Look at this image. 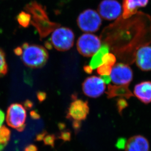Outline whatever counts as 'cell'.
<instances>
[{"label":"cell","instance_id":"obj_26","mask_svg":"<svg viewBox=\"0 0 151 151\" xmlns=\"http://www.w3.org/2000/svg\"><path fill=\"white\" fill-rule=\"evenodd\" d=\"M37 97L40 102H42L47 99V93L44 91H38L37 93Z\"/></svg>","mask_w":151,"mask_h":151},{"label":"cell","instance_id":"obj_32","mask_svg":"<svg viewBox=\"0 0 151 151\" xmlns=\"http://www.w3.org/2000/svg\"><path fill=\"white\" fill-rule=\"evenodd\" d=\"M100 78L106 84H109L111 81V78L110 76H101Z\"/></svg>","mask_w":151,"mask_h":151},{"label":"cell","instance_id":"obj_8","mask_svg":"<svg viewBox=\"0 0 151 151\" xmlns=\"http://www.w3.org/2000/svg\"><path fill=\"white\" fill-rule=\"evenodd\" d=\"M105 84L100 77L93 76L88 77L85 80L82 84V90L86 96L96 98L104 93Z\"/></svg>","mask_w":151,"mask_h":151},{"label":"cell","instance_id":"obj_5","mask_svg":"<svg viewBox=\"0 0 151 151\" xmlns=\"http://www.w3.org/2000/svg\"><path fill=\"white\" fill-rule=\"evenodd\" d=\"M79 27L86 32H94L99 30L102 20L97 12L88 9L80 13L77 20Z\"/></svg>","mask_w":151,"mask_h":151},{"label":"cell","instance_id":"obj_20","mask_svg":"<svg viewBox=\"0 0 151 151\" xmlns=\"http://www.w3.org/2000/svg\"><path fill=\"white\" fill-rule=\"evenodd\" d=\"M111 66L102 64L97 68V72L100 76H110L111 71Z\"/></svg>","mask_w":151,"mask_h":151},{"label":"cell","instance_id":"obj_25","mask_svg":"<svg viewBox=\"0 0 151 151\" xmlns=\"http://www.w3.org/2000/svg\"><path fill=\"white\" fill-rule=\"evenodd\" d=\"M73 127L75 133H78L80 131V128L81 127V121L73 120Z\"/></svg>","mask_w":151,"mask_h":151},{"label":"cell","instance_id":"obj_34","mask_svg":"<svg viewBox=\"0 0 151 151\" xmlns=\"http://www.w3.org/2000/svg\"><path fill=\"white\" fill-rule=\"evenodd\" d=\"M14 51L15 54L17 55L21 56L22 54L23 53V49H22V47H18L15 49Z\"/></svg>","mask_w":151,"mask_h":151},{"label":"cell","instance_id":"obj_13","mask_svg":"<svg viewBox=\"0 0 151 151\" xmlns=\"http://www.w3.org/2000/svg\"><path fill=\"white\" fill-rule=\"evenodd\" d=\"M134 93L137 99L144 104L151 102V82L144 81L137 84Z\"/></svg>","mask_w":151,"mask_h":151},{"label":"cell","instance_id":"obj_18","mask_svg":"<svg viewBox=\"0 0 151 151\" xmlns=\"http://www.w3.org/2000/svg\"><path fill=\"white\" fill-rule=\"evenodd\" d=\"M11 137V132L5 126L0 127V143L6 146L9 141Z\"/></svg>","mask_w":151,"mask_h":151},{"label":"cell","instance_id":"obj_14","mask_svg":"<svg viewBox=\"0 0 151 151\" xmlns=\"http://www.w3.org/2000/svg\"><path fill=\"white\" fill-rule=\"evenodd\" d=\"M148 0H123V17L129 18L135 14L138 7L147 6Z\"/></svg>","mask_w":151,"mask_h":151},{"label":"cell","instance_id":"obj_9","mask_svg":"<svg viewBox=\"0 0 151 151\" xmlns=\"http://www.w3.org/2000/svg\"><path fill=\"white\" fill-rule=\"evenodd\" d=\"M98 12L103 18L113 20L120 15L122 7L116 0H103L99 4Z\"/></svg>","mask_w":151,"mask_h":151},{"label":"cell","instance_id":"obj_28","mask_svg":"<svg viewBox=\"0 0 151 151\" xmlns=\"http://www.w3.org/2000/svg\"><path fill=\"white\" fill-rule=\"evenodd\" d=\"M126 141L124 138H120L118 140L116 143V147L119 149L125 148L126 145Z\"/></svg>","mask_w":151,"mask_h":151},{"label":"cell","instance_id":"obj_4","mask_svg":"<svg viewBox=\"0 0 151 151\" xmlns=\"http://www.w3.org/2000/svg\"><path fill=\"white\" fill-rule=\"evenodd\" d=\"M27 112L23 105L19 103H13L7 109L6 120L8 125L22 132L26 127Z\"/></svg>","mask_w":151,"mask_h":151},{"label":"cell","instance_id":"obj_24","mask_svg":"<svg viewBox=\"0 0 151 151\" xmlns=\"http://www.w3.org/2000/svg\"><path fill=\"white\" fill-rule=\"evenodd\" d=\"M58 138L64 141H69L71 140V132L69 130H62L59 134Z\"/></svg>","mask_w":151,"mask_h":151},{"label":"cell","instance_id":"obj_16","mask_svg":"<svg viewBox=\"0 0 151 151\" xmlns=\"http://www.w3.org/2000/svg\"><path fill=\"white\" fill-rule=\"evenodd\" d=\"M109 47L107 44L101 46L99 50L93 55L90 62V66L93 69H96L102 64V58L105 54L109 52Z\"/></svg>","mask_w":151,"mask_h":151},{"label":"cell","instance_id":"obj_35","mask_svg":"<svg viewBox=\"0 0 151 151\" xmlns=\"http://www.w3.org/2000/svg\"><path fill=\"white\" fill-rule=\"evenodd\" d=\"M4 114L1 110H0V127H1L3 125V123L4 122Z\"/></svg>","mask_w":151,"mask_h":151},{"label":"cell","instance_id":"obj_30","mask_svg":"<svg viewBox=\"0 0 151 151\" xmlns=\"http://www.w3.org/2000/svg\"><path fill=\"white\" fill-rule=\"evenodd\" d=\"M30 117L34 120L39 119L40 118V115L38 111L33 110L30 112Z\"/></svg>","mask_w":151,"mask_h":151},{"label":"cell","instance_id":"obj_29","mask_svg":"<svg viewBox=\"0 0 151 151\" xmlns=\"http://www.w3.org/2000/svg\"><path fill=\"white\" fill-rule=\"evenodd\" d=\"M47 134V132L46 131H43L41 133L37 134L36 137V140L38 141H42L43 140V139L45 137Z\"/></svg>","mask_w":151,"mask_h":151},{"label":"cell","instance_id":"obj_33","mask_svg":"<svg viewBox=\"0 0 151 151\" xmlns=\"http://www.w3.org/2000/svg\"><path fill=\"white\" fill-rule=\"evenodd\" d=\"M83 69H84V71L88 74H91L93 72V68L89 65H86V66H84Z\"/></svg>","mask_w":151,"mask_h":151},{"label":"cell","instance_id":"obj_1","mask_svg":"<svg viewBox=\"0 0 151 151\" xmlns=\"http://www.w3.org/2000/svg\"><path fill=\"white\" fill-rule=\"evenodd\" d=\"M24 9L32 16L31 24L37 29L41 38L47 36L59 27V24L53 23L49 20L46 8L36 1L30 2L26 5Z\"/></svg>","mask_w":151,"mask_h":151},{"label":"cell","instance_id":"obj_6","mask_svg":"<svg viewBox=\"0 0 151 151\" xmlns=\"http://www.w3.org/2000/svg\"><path fill=\"white\" fill-rule=\"evenodd\" d=\"M101 41L97 36L86 33L81 36L77 42V49L85 57H91L100 49Z\"/></svg>","mask_w":151,"mask_h":151},{"label":"cell","instance_id":"obj_17","mask_svg":"<svg viewBox=\"0 0 151 151\" xmlns=\"http://www.w3.org/2000/svg\"><path fill=\"white\" fill-rule=\"evenodd\" d=\"M17 21L19 24L24 27H27L31 24L32 15L29 13L22 12L17 16Z\"/></svg>","mask_w":151,"mask_h":151},{"label":"cell","instance_id":"obj_27","mask_svg":"<svg viewBox=\"0 0 151 151\" xmlns=\"http://www.w3.org/2000/svg\"><path fill=\"white\" fill-rule=\"evenodd\" d=\"M23 106L24 107V108L26 110H30L32 109L33 107V103L30 100H26L24 102V105Z\"/></svg>","mask_w":151,"mask_h":151},{"label":"cell","instance_id":"obj_31","mask_svg":"<svg viewBox=\"0 0 151 151\" xmlns=\"http://www.w3.org/2000/svg\"><path fill=\"white\" fill-rule=\"evenodd\" d=\"M24 151H38V148L34 144H29L25 148Z\"/></svg>","mask_w":151,"mask_h":151},{"label":"cell","instance_id":"obj_23","mask_svg":"<svg viewBox=\"0 0 151 151\" xmlns=\"http://www.w3.org/2000/svg\"><path fill=\"white\" fill-rule=\"evenodd\" d=\"M128 103L127 101L123 98L118 99L116 102V107H117V110L118 113L120 114H122L123 110L125 109L126 107H128Z\"/></svg>","mask_w":151,"mask_h":151},{"label":"cell","instance_id":"obj_7","mask_svg":"<svg viewBox=\"0 0 151 151\" xmlns=\"http://www.w3.org/2000/svg\"><path fill=\"white\" fill-rule=\"evenodd\" d=\"M110 77L114 84L118 85H128L133 80V71L127 65L118 63L111 69Z\"/></svg>","mask_w":151,"mask_h":151},{"label":"cell","instance_id":"obj_10","mask_svg":"<svg viewBox=\"0 0 151 151\" xmlns=\"http://www.w3.org/2000/svg\"><path fill=\"white\" fill-rule=\"evenodd\" d=\"M88 103L80 99H76L71 103L68 109L67 118L73 120H85L89 113Z\"/></svg>","mask_w":151,"mask_h":151},{"label":"cell","instance_id":"obj_19","mask_svg":"<svg viewBox=\"0 0 151 151\" xmlns=\"http://www.w3.org/2000/svg\"><path fill=\"white\" fill-rule=\"evenodd\" d=\"M7 65L6 61L5 53L0 49V77L5 76L7 73Z\"/></svg>","mask_w":151,"mask_h":151},{"label":"cell","instance_id":"obj_21","mask_svg":"<svg viewBox=\"0 0 151 151\" xmlns=\"http://www.w3.org/2000/svg\"><path fill=\"white\" fill-rule=\"evenodd\" d=\"M102 60L103 64H105L111 66H114L116 61L115 56L114 54L109 53L104 55Z\"/></svg>","mask_w":151,"mask_h":151},{"label":"cell","instance_id":"obj_11","mask_svg":"<svg viewBox=\"0 0 151 151\" xmlns=\"http://www.w3.org/2000/svg\"><path fill=\"white\" fill-rule=\"evenodd\" d=\"M135 61L137 66L142 70H151V46L143 47L137 51Z\"/></svg>","mask_w":151,"mask_h":151},{"label":"cell","instance_id":"obj_12","mask_svg":"<svg viewBox=\"0 0 151 151\" xmlns=\"http://www.w3.org/2000/svg\"><path fill=\"white\" fill-rule=\"evenodd\" d=\"M125 151H149L150 145L147 138L142 135H134L126 143Z\"/></svg>","mask_w":151,"mask_h":151},{"label":"cell","instance_id":"obj_15","mask_svg":"<svg viewBox=\"0 0 151 151\" xmlns=\"http://www.w3.org/2000/svg\"><path fill=\"white\" fill-rule=\"evenodd\" d=\"M106 93L108 99L119 96L129 99L134 96L128 85H109L108 90Z\"/></svg>","mask_w":151,"mask_h":151},{"label":"cell","instance_id":"obj_3","mask_svg":"<svg viewBox=\"0 0 151 151\" xmlns=\"http://www.w3.org/2000/svg\"><path fill=\"white\" fill-rule=\"evenodd\" d=\"M74 34L71 29L65 27H57L51 34V44L57 50L67 51L73 47Z\"/></svg>","mask_w":151,"mask_h":151},{"label":"cell","instance_id":"obj_36","mask_svg":"<svg viewBox=\"0 0 151 151\" xmlns=\"http://www.w3.org/2000/svg\"><path fill=\"white\" fill-rule=\"evenodd\" d=\"M45 47H46V48L50 49V50H51V49H52V45L51 43H50V42H47L45 43Z\"/></svg>","mask_w":151,"mask_h":151},{"label":"cell","instance_id":"obj_22","mask_svg":"<svg viewBox=\"0 0 151 151\" xmlns=\"http://www.w3.org/2000/svg\"><path fill=\"white\" fill-rule=\"evenodd\" d=\"M55 140L56 137L54 134H47L43 140L45 145L50 146L52 148H53Z\"/></svg>","mask_w":151,"mask_h":151},{"label":"cell","instance_id":"obj_37","mask_svg":"<svg viewBox=\"0 0 151 151\" xmlns=\"http://www.w3.org/2000/svg\"><path fill=\"white\" fill-rule=\"evenodd\" d=\"M58 127L59 129L60 130H63L65 128V127H66V125H65V124L64 123H59L58 124Z\"/></svg>","mask_w":151,"mask_h":151},{"label":"cell","instance_id":"obj_2","mask_svg":"<svg viewBox=\"0 0 151 151\" xmlns=\"http://www.w3.org/2000/svg\"><path fill=\"white\" fill-rule=\"evenodd\" d=\"M22 61L31 68H41L46 65L49 58V53L42 46L24 43L22 46Z\"/></svg>","mask_w":151,"mask_h":151},{"label":"cell","instance_id":"obj_38","mask_svg":"<svg viewBox=\"0 0 151 151\" xmlns=\"http://www.w3.org/2000/svg\"><path fill=\"white\" fill-rule=\"evenodd\" d=\"M4 147H5V145H3V144H1L0 143V151H3V149H4Z\"/></svg>","mask_w":151,"mask_h":151}]
</instances>
